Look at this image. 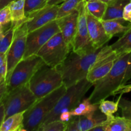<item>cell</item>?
Segmentation results:
<instances>
[{"label":"cell","mask_w":131,"mask_h":131,"mask_svg":"<svg viewBox=\"0 0 131 131\" xmlns=\"http://www.w3.org/2000/svg\"><path fill=\"white\" fill-rule=\"evenodd\" d=\"M16 28L10 26L5 31L3 36L0 38V53H7L13 42Z\"/></svg>","instance_id":"26"},{"label":"cell","mask_w":131,"mask_h":131,"mask_svg":"<svg viewBox=\"0 0 131 131\" xmlns=\"http://www.w3.org/2000/svg\"><path fill=\"white\" fill-rule=\"evenodd\" d=\"M79 12L75 9L70 14L56 19L61 33L64 40L72 50L74 46L78 24Z\"/></svg>","instance_id":"14"},{"label":"cell","mask_w":131,"mask_h":131,"mask_svg":"<svg viewBox=\"0 0 131 131\" xmlns=\"http://www.w3.org/2000/svg\"><path fill=\"white\" fill-rule=\"evenodd\" d=\"M131 0H113L107 4L102 20L123 19V11L125 5Z\"/></svg>","instance_id":"19"},{"label":"cell","mask_w":131,"mask_h":131,"mask_svg":"<svg viewBox=\"0 0 131 131\" xmlns=\"http://www.w3.org/2000/svg\"><path fill=\"white\" fill-rule=\"evenodd\" d=\"M79 12L78 24L72 51L78 53H86L95 51L88 31L86 2L83 1L77 8Z\"/></svg>","instance_id":"12"},{"label":"cell","mask_w":131,"mask_h":131,"mask_svg":"<svg viewBox=\"0 0 131 131\" xmlns=\"http://www.w3.org/2000/svg\"><path fill=\"white\" fill-rule=\"evenodd\" d=\"M100 1H102V2L108 4V3H111V1H113V0H100Z\"/></svg>","instance_id":"41"},{"label":"cell","mask_w":131,"mask_h":131,"mask_svg":"<svg viewBox=\"0 0 131 131\" xmlns=\"http://www.w3.org/2000/svg\"><path fill=\"white\" fill-rule=\"evenodd\" d=\"M72 50L64 40L61 32L54 35L37 53L45 63L57 67L66 59Z\"/></svg>","instance_id":"8"},{"label":"cell","mask_w":131,"mask_h":131,"mask_svg":"<svg viewBox=\"0 0 131 131\" xmlns=\"http://www.w3.org/2000/svg\"><path fill=\"white\" fill-rule=\"evenodd\" d=\"M6 30V29H5V27H4L3 26L2 24L0 23V38H1L3 36L4 33H5V31Z\"/></svg>","instance_id":"40"},{"label":"cell","mask_w":131,"mask_h":131,"mask_svg":"<svg viewBox=\"0 0 131 131\" xmlns=\"http://www.w3.org/2000/svg\"><path fill=\"white\" fill-rule=\"evenodd\" d=\"M8 70L7 53H0V79H6Z\"/></svg>","instance_id":"32"},{"label":"cell","mask_w":131,"mask_h":131,"mask_svg":"<svg viewBox=\"0 0 131 131\" xmlns=\"http://www.w3.org/2000/svg\"><path fill=\"white\" fill-rule=\"evenodd\" d=\"M64 84L38 101L24 115V131L37 130L47 115L66 92Z\"/></svg>","instance_id":"3"},{"label":"cell","mask_w":131,"mask_h":131,"mask_svg":"<svg viewBox=\"0 0 131 131\" xmlns=\"http://www.w3.org/2000/svg\"><path fill=\"white\" fill-rule=\"evenodd\" d=\"M101 22L106 32L111 38L119 34H124L131 28V23L127 26L123 24L125 22L124 19L102 20Z\"/></svg>","instance_id":"18"},{"label":"cell","mask_w":131,"mask_h":131,"mask_svg":"<svg viewBox=\"0 0 131 131\" xmlns=\"http://www.w3.org/2000/svg\"><path fill=\"white\" fill-rule=\"evenodd\" d=\"M47 0H25L24 10L27 17L47 6Z\"/></svg>","instance_id":"28"},{"label":"cell","mask_w":131,"mask_h":131,"mask_svg":"<svg viewBox=\"0 0 131 131\" xmlns=\"http://www.w3.org/2000/svg\"><path fill=\"white\" fill-rule=\"evenodd\" d=\"M38 99L29 88V83L6 93L2 101L5 107V120L15 113L26 111Z\"/></svg>","instance_id":"7"},{"label":"cell","mask_w":131,"mask_h":131,"mask_svg":"<svg viewBox=\"0 0 131 131\" xmlns=\"http://www.w3.org/2000/svg\"><path fill=\"white\" fill-rule=\"evenodd\" d=\"M107 6V3H105L100 0H94L86 2V8L87 12L100 20H102L103 19Z\"/></svg>","instance_id":"24"},{"label":"cell","mask_w":131,"mask_h":131,"mask_svg":"<svg viewBox=\"0 0 131 131\" xmlns=\"http://www.w3.org/2000/svg\"><path fill=\"white\" fill-rule=\"evenodd\" d=\"M120 56L111 49L110 46H104L101 48L97 60L91 67L86 79L92 83L106 76Z\"/></svg>","instance_id":"10"},{"label":"cell","mask_w":131,"mask_h":131,"mask_svg":"<svg viewBox=\"0 0 131 131\" xmlns=\"http://www.w3.org/2000/svg\"><path fill=\"white\" fill-rule=\"evenodd\" d=\"M131 79V51L120 55L110 72L93 84V90L88 97L91 102L99 104L115 93Z\"/></svg>","instance_id":"1"},{"label":"cell","mask_w":131,"mask_h":131,"mask_svg":"<svg viewBox=\"0 0 131 131\" xmlns=\"http://www.w3.org/2000/svg\"><path fill=\"white\" fill-rule=\"evenodd\" d=\"M87 24L92 43L95 49H99L105 46L111 37L107 34L101 20L95 17L86 10Z\"/></svg>","instance_id":"15"},{"label":"cell","mask_w":131,"mask_h":131,"mask_svg":"<svg viewBox=\"0 0 131 131\" xmlns=\"http://www.w3.org/2000/svg\"><path fill=\"white\" fill-rule=\"evenodd\" d=\"M25 0H15L9 5L12 15L11 26L17 28L28 20L24 10Z\"/></svg>","instance_id":"17"},{"label":"cell","mask_w":131,"mask_h":131,"mask_svg":"<svg viewBox=\"0 0 131 131\" xmlns=\"http://www.w3.org/2000/svg\"><path fill=\"white\" fill-rule=\"evenodd\" d=\"M72 116H73L72 115L70 111H64L61 113L60 116H59L58 120H60L61 121L64 122H68Z\"/></svg>","instance_id":"35"},{"label":"cell","mask_w":131,"mask_h":131,"mask_svg":"<svg viewBox=\"0 0 131 131\" xmlns=\"http://www.w3.org/2000/svg\"><path fill=\"white\" fill-rule=\"evenodd\" d=\"M118 108V101L114 102L104 99L101 101L99 104V110L104 114L107 118L113 116V114L117 112Z\"/></svg>","instance_id":"27"},{"label":"cell","mask_w":131,"mask_h":131,"mask_svg":"<svg viewBox=\"0 0 131 131\" xmlns=\"http://www.w3.org/2000/svg\"><path fill=\"white\" fill-rule=\"evenodd\" d=\"M15 0H0V10L6 6H8L12 2Z\"/></svg>","instance_id":"38"},{"label":"cell","mask_w":131,"mask_h":131,"mask_svg":"<svg viewBox=\"0 0 131 131\" xmlns=\"http://www.w3.org/2000/svg\"><path fill=\"white\" fill-rule=\"evenodd\" d=\"M123 19L131 23V1L125 6L123 11Z\"/></svg>","instance_id":"33"},{"label":"cell","mask_w":131,"mask_h":131,"mask_svg":"<svg viewBox=\"0 0 131 131\" xmlns=\"http://www.w3.org/2000/svg\"><path fill=\"white\" fill-rule=\"evenodd\" d=\"M29 86L38 99L45 97L63 84L61 74L56 67L44 65L34 74L29 81Z\"/></svg>","instance_id":"5"},{"label":"cell","mask_w":131,"mask_h":131,"mask_svg":"<svg viewBox=\"0 0 131 131\" xmlns=\"http://www.w3.org/2000/svg\"><path fill=\"white\" fill-rule=\"evenodd\" d=\"M5 120V107L3 104H0V128H1V124Z\"/></svg>","instance_id":"37"},{"label":"cell","mask_w":131,"mask_h":131,"mask_svg":"<svg viewBox=\"0 0 131 131\" xmlns=\"http://www.w3.org/2000/svg\"><path fill=\"white\" fill-rule=\"evenodd\" d=\"M106 131H131V120L124 116L107 118Z\"/></svg>","instance_id":"21"},{"label":"cell","mask_w":131,"mask_h":131,"mask_svg":"<svg viewBox=\"0 0 131 131\" xmlns=\"http://www.w3.org/2000/svg\"><path fill=\"white\" fill-rule=\"evenodd\" d=\"M92 86L93 83L85 78L74 85L67 88L66 92L60 99L53 110L45 118L41 125L58 120L60 115L63 111H71L80 103Z\"/></svg>","instance_id":"4"},{"label":"cell","mask_w":131,"mask_h":131,"mask_svg":"<svg viewBox=\"0 0 131 131\" xmlns=\"http://www.w3.org/2000/svg\"><path fill=\"white\" fill-rule=\"evenodd\" d=\"M131 92V83L128 84H125L121 88H119L117 91L115 93L114 95H116L117 94H124L125 93H129Z\"/></svg>","instance_id":"36"},{"label":"cell","mask_w":131,"mask_h":131,"mask_svg":"<svg viewBox=\"0 0 131 131\" xmlns=\"http://www.w3.org/2000/svg\"><path fill=\"white\" fill-rule=\"evenodd\" d=\"M3 80H4V79H3ZM1 81H2V80H1V79H0V82H1Z\"/></svg>","instance_id":"43"},{"label":"cell","mask_w":131,"mask_h":131,"mask_svg":"<svg viewBox=\"0 0 131 131\" xmlns=\"http://www.w3.org/2000/svg\"><path fill=\"white\" fill-rule=\"evenodd\" d=\"M65 0H47V6H54L63 3Z\"/></svg>","instance_id":"39"},{"label":"cell","mask_w":131,"mask_h":131,"mask_svg":"<svg viewBox=\"0 0 131 131\" xmlns=\"http://www.w3.org/2000/svg\"><path fill=\"white\" fill-rule=\"evenodd\" d=\"M98 110L88 115L78 116L79 131L91 130L107 120V116Z\"/></svg>","instance_id":"16"},{"label":"cell","mask_w":131,"mask_h":131,"mask_svg":"<svg viewBox=\"0 0 131 131\" xmlns=\"http://www.w3.org/2000/svg\"><path fill=\"white\" fill-rule=\"evenodd\" d=\"M26 111L15 113L5 119L0 131H24V115Z\"/></svg>","instance_id":"20"},{"label":"cell","mask_w":131,"mask_h":131,"mask_svg":"<svg viewBox=\"0 0 131 131\" xmlns=\"http://www.w3.org/2000/svg\"><path fill=\"white\" fill-rule=\"evenodd\" d=\"M67 122L56 120L40 125L37 131H66Z\"/></svg>","instance_id":"29"},{"label":"cell","mask_w":131,"mask_h":131,"mask_svg":"<svg viewBox=\"0 0 131 131\" xmlns=\"http://www.w3.org/2000/svg\"><path fill=\"white\" fill-rule=\"evenodd\" d=\"M101 48L86 53H78L72 51L66 59L56 67L61 75L63 84L67 88L86 78Z\"/></svg>","instance_id":"2"},{"label":"cell","mask_w":131,"mask_h":131,"mask_svg":"<svg viewBox=\"0 0 131 131\" xmlns=\"http://www.w3.org/2000/svg\"><path fill=\"white\" fill-rule=\"evenodd\" d=\"M44 65V61L37 54L23 58L15 67L6 80V93L29 83L34 74Z\"/></svg>","instance_id":"6"},{"label":"cell","mask_w":131,"mask_h":131,"mask_svg":"<svg viewBox=\"0 0 131 131\" xmlns=\"http://www.w3.org/2000/svg\"><path fill=\"white\" fill-rule=\"evenodd\" d=\"M84 1V0H65L61 5H60L56 19H60L70 14L72 12L77 9L78 6Z\"/></svg>","instance_id":"25"},{"label":"cell","mask_w":131,"mask_h":131,"mask_svg":"<svg viewBox=\"0 0 131 131\" xmlns=\"http://www.w3.org/2000/svg\"><path fill=\"white\" fill-rule=\"evenodd\" d=\"M111 49L118 56L131 51V28L122 35L113 44L110 46Z\"/></svg>","instance_id":"22"},{"label":"cell","mask_w":131,"mask_h":131,"mask_svg":"<svg viewBox=\"0 0 131 131\" xmlns=\"http://www.w3.org/2000/svg\"><path fill=\"white\" fill-rule=\"evenodd\" d=\"M99 109V104H95L91 102L89 98L84 99L83 101L70 111L72 116L86 115L97 111Z\"/></svg>","instance_id":"23"},{"label":"cell","mask_w":131,"mask_h":131,"mask_svg":"<svg viewBox=\"0 0 131 131\" xmlns=\"http://www.w3.org/2000/svg\"><path fill=\"white\" fill-rule=\"evenodd\" d=\"M59 7V5L46 6L28 15V20L26 22L28 33L46 25L52 20H56Z\"/></svg>","instance_id":"13"},{"label":"cell","mask_w":131,"mask_h":131,"mask_svg":"<svg viewBox=\"0 0 131 131\" xmlns=\"http://www.w3.org/2000/svg\"><path fill=\"white\" fill-rule=\"evenodd\" d=\"M7 92V83L6 79L2 80L0 82V104L2 103L4 97Z\"/></svg>","instance_id":"34"},{"label":"cell","mask_w":131,"mask_h":131,"mask_svg":"<svg viewBox=\"0 0 131 131\" xmlns=\"http://www.w3.org/2000/svg\"><path fill=\"white\" fill-rule=\"evenodd\" d=\"M28 33L26 23L15 29L14 40L7 52L8 70L6 81L9 78L15 67L23 59L26 51Z\"/></svg>","instance_id":"11"},{"label":"cell","mask_w":131,"mask_h":131,"mask_svg":"<svg viewBox=\"0 0 131 131\" xmlns=\"http://www.w3.org/2000/svg\"><path fill=\"white\" fill-rule=\"evenodd\" d=\"M0 23L6 29L11 26L12 15L9 5L0 10Z\"/></svg>","instance_id":"31"},{"label":"cell","mask_w":131,"mask_h":131,"mask_svg":"<svg viewBox=\"0 0 131 131\" xmlns=\"http://www.w3.org/2000/svg\"><path fill=\"white\" fill-rule=\"evenodd\" d=\"M60 32L56 19L28 33L23 58L37 54L38 51L58 33Z\"/></svg>","instance_id":"9"},{"label":"cell","mask_w":131,"mask_h":131,"mask_svg":"<svg viewBox=\"0 0 131 131\" xmlns=\"http://www.w3.org/2000/svg\"><path fill=\"white\" fill-rule=\"evenodd\" d=\"M94 1V0H84L85 2H89V1Z\"/></svg>","instance_id":"42"},{"label":"cell","mask_w":131,"mask_h":131,"mask_svg":"<svg viewBox=\"0 0 131 131\" xmlns=\"http://www.w3.org/2000/svg\"><path fill=\"white\" fill-rule=\"evenodd\" d=\"M118 101L122 116L131 120V101L122 97H119Z\"/></svg>","instance_id":"30"}]
</instances>
